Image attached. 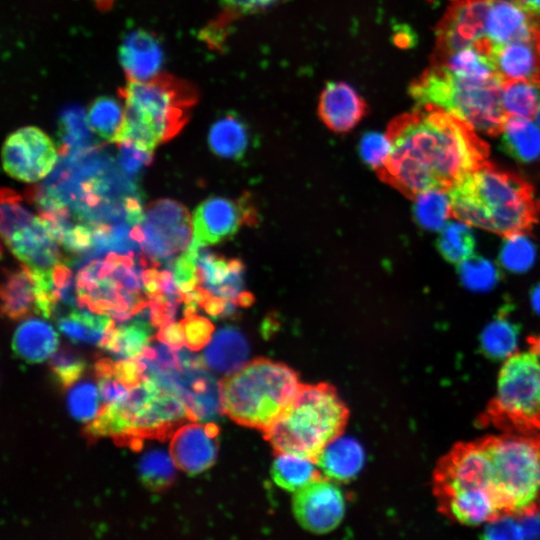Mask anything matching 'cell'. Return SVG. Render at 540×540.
Wrapping results in <instances>:
<instances>
[{"label":"cell","mask_w":540,"mask_h":540,"mask_svg":"<svg viewBox=\"0 0 540 540\" xmlns=\"http://www.w3.org/2000/svg\"><path fill=\"white\" fill-rule=\"evenodd\" d=\"M492 0H461L453 5L437 28V59L476 45L485 38V25Z\"/></svg>","instance_id":"cell-17"},{"label":"cell","mask_w":540,"mask_h":540,"mask_svg":"<svg viewBox=\"0 0 540 540\" xmlns=\"http://www.w3.org/2000/svg\"><path fill=\"white\" fill-rule=\"evenodd\" d=\"M37 288L35 273L28 266L7 270L1 286L2 314L18 319L36 313Z\"/></svg>","instance_id":"cell-26"},{"label":"cell","mask_w":540,"mask_h":540,"mask_svg":"<svg viewBox=\"0 0 540 540\" xmlns=\"http://www.w3.org/2000/svg\"><path fill=\"white\" fill-rule=\"evenodd\" d=\"M248 345L244 336L233 327H223L212 335L202 359L211 370L230 375L245 365Z\"/></svg>","instance_id":"cell-25"},{"label":"cell","mask_w":540,"mask_h":540,"mask_svg":"<svg viewBox=\"0 0 540 540\" xmlns=\"http://www.w3.org/2000/svg\"><path fill=\"white\" fill-rule=\"evenodd\" d=\"M123 120L124 105L112 97H99L88 109L87 121L91 130L112 143H115Z\"/></svg>","instance_id":"cell-36"},{"label":"cell","mask_w":540,"mask_h":540,"mask_svg":"<svg viewBox=\"0 0 540 540\" xmlns=\"http://www.w3.org/2000/svg\"><path fill=\"white\" fill-rule=\"evenodd\" d=\"M491 58L495 69L506 81L540 80L538 39L515 41L494 46Z\"/></svg>","instance_id":"cell-24"},{"label":"cell","mask_w":540,"mask_h":540,"mask_svg":"<svg viewBox=\"0 0 540 540\" xmlns=\"http://www.w3.org/2000/svg\"><path fill=\"white\" fill-rule=\"evenodd\" d=\"M59 153L65 155L70 151L88 147L91 144V128L87 117L82 113L71 111L61 121Z\"/></svg>","instance_id":"cell-42"},{"label":"cell","mask_w":540,"mask_h":540,"mask_svg":"<svg viewBox=\"0 0 540 540\" xmlns=\"http://www.w3.org/2000/svg\"><path fill=\"white\" fill-rule=\"evenodd\" d=\"M538 46H539V51H540V33H539V36H538Z\"/></svg>","instance_id":"cell-54"},{"label":"cell","mask_w":540,"mask_h":540,"mask_svg":"<svg viewBox=\"0 0 540 540\" xmlns=\"http://www.w3.org/2000/svg\"><path fill=\"white\" fill-rule=\"evenodd\" d=\"M119 58L127 80L145 81L159 74L163 52L156 36L137 30L123 40Z\"/></svg>","instance_id":"cell-22"},{"label":"cell","mask_w":540,"mask_h":540,"mask_svg":"<svg viewBox=\"0 0 540 540\" xmlns=\"http://www.w3.org/2000/svg\"><path fill=\"white\" fill-rule=\"evenodd\" d=\"M536 258V248L529 237L522 232L505 235L499 262L508 271L521 273L532 267Z\"/></svg>","instance_id":"cell-39"},{"label":"cell","mask_w":540,"mask_h":540,"mask_svg":"<svg viewBox=\"0 0 540 540\" xmlns=\"http://www.w3.org/2000/svg\"><path fill=\"white\" fill-rule=\"evenodd\" d=\"M59 330L76 343L101 345L115 326L114 319L102 313L75 307L57 317Z\"/></svg>","instance_id":"cell-29"},{"label":"cell","mask_w":540,"mask_h":540,"mask_svg":"<svg viewBox=\"0 0 540 540\" xmlns=\"http://www.w3.org/2000/svg\"><path fill=\"white\" fill-rule=\"evenodd\" d=\"M432 483L440 512L459 524L477 526L504 517L480 439L456 444L438 461Z\"/></svg>","instance_id":"cell-4"},{"label":"cell","mask_w":540,"mask_h":540,"mask_svg":"<svg viewBox=\"0 0 540 540\" xmlns=\"http://www.w3.org/2000/svg\"><path fill=\"white\" fill-rule=\"evenodd\" d=\"M11 189L1 191V235L10 251L26 266L52 271L63 262L59 243L41 217L21 204Z\"/></svg>","instance_id":"cell-12"},{"label":"cell","mask_w":540,"mask_h":540,"mask_svg":"<svg viewBox=\"0 0 540 540\" xmlns=\"http://www.w3.org/2000/svg\"><path fill=\"white\" fill-rule=\"evenodd\" d=\"M184 336L185 346L190 350H199L205 347L213 335L214 327L211 322L195 314L185 316L181 321Z\"/></svg>","instance_id":"cell-47"},{"label":"cell","mask_w":540,"mask_h":540,"mask_svg":"<svg viewBox=\"0 0 540 540\" xmlns=\"http://www.w3.org/2000/svg\"><path fill=\"white\" fill-rule=\"evenodd\" d=\"M243 268L241 261L227 260L201 247L197 257L198 287L236 305L248 306L253 297L244 291Z\"/></svg>","instance_id":"cell-18"},{"label":"cell","mask_w":540,"mask_h":540,"mask_svg":"<svg viewBox=\"0 0 540 540\" xmlns=\"http://www.w3.org/2000/svg\"><path fill=\"white\" fill-rule=\"evenodd\" d=\"M58 335L54 328L39 318H28L18 325L12 338L15 354L28 363L46 360L57 350Z\"/></svg>","instance_id":"cell-27"},{"label":"cell","mask_w":540,"mask_h":540,"mask_svg":"<svg viewBox=\"0 0 540 540\" xmlns=\"http://www.w3.org/2000/svg\"><path fill=\"white\" fill-rule=\"evenodd\" d=\"M449 196L453 217L504 236L532 228L540 215L529 182L487 161L457 181Z\"/></svg>","instance_id":"cell-2"},{"label":"cell","mask_w":540,"mask_h":540,"mask_svg":"<svg viewBox=\"0 0 540 540\" xmlns=\"http://www.w3.org/2000/svg\"><path fill=\"white\" fill-rule=\"evenodd\" d=\"M530 302L533 310L540 316V282L531 289Z\"/></svg>","instance_id":"cell-51"},{"label":"cell","mask_w":540,"mask_h":540,"mask_svg":"<svg viewBox=\"0 0 540 540\" xmlns=\"http://www.w3.org/2000/svg\"><path fill=\"white\" fill-rule=\"evenodd\" d=\"M514 517L504 516L488 523L485 534L487 538H520L521 527L514 522Z\"/></svg>","instance_id":"cell-48"},{"label":"cell","mask_w":540,"mask_h":540,"mask_svg":"<svg viewBox=\"0 0 540 540\" xmlns=\"http://www.w3.org/2000/svg\"><path fill=\"white\" fill-rule=\"evenodd\" d=\"M218 429L214 423L187 424L174 434L170 450L176 465L189 474L210 468L217 456Z\"/></svg>","instance_id":"cell-19"},{"label":"cell","mask_w":540,"mask_h":540,"mask_svg":"<svg viewBox=\"0 0 540 540\" xmlns=\"http://www.w3.org/2000/svg\"><path fill=\"white\" fill-rule=\"evenodd\" d=\"M349 410L328 383L301 384L299 391L263 432L275 454L293 453L316 463L324 448L341 436Z\"/></svg>","instance_id":"cell-5"},{"label":"cell","mask_w":540,"mask_h":540,"mask_svg":"<svg viewBox=\"0 0 540 540\" xmlns=\"http://www.w3.org/2000/svg\"><path fill=\"white\" fill-rule=\"evenodd\" d=\"M119 153L117 163L122 172L128 177L137 180L143 168L152 161V152L145 150L133 142L118 143Z\"/></svg>","instance_id":"cell-46"},{"label":"cell","mask_w":540,"mask_h":540,"mask_svg":"<svg viewBox=\"0 0 540 540\" xmlns=\"http://www.w3.org/2000/svg\"><path fill=\"white\" fill-rule=\"evenodd\" d=\"M441 255L449 262L459 263L473 254L475 238L465 222H449L437 241Z\"/></svg>","instance_id":"cell-37"},{"label":"cell","mask_w":540,"mask_h":540,"mask_svg":"<svg viewBox=\"0 0 540 540\" xmlns=\"http://www.w3.org/2000/svg\"><path fill=\"white\" fill-rule=\"evenodd\" d=\"M292 510L297 522L305 530L324 534L334 530L342 521L345 501L336 485L320 478L295 492Z\"/></svg>","instance_id":"cell-16"},{"label":"cell","mask_w":540,"mask_h":540,"mask_svg":"<svg viewBox=\"0 0 540 540\" xmlns=\"http://www.w3.org/2000/svg\"><path fill=\"white\" fill-rule=\"evenodd\" d=\"M482 422L504 432L540 433V359L533 352L505 360Z\"/></svg>","instance_id":"cell-10"},{"label":"cell","mask_w":540,"mask_h":540,"mask_svg":"<svg viewBox=\"0 0 540 540\" xmlns=\"http://www.w3.org/2000/svg\"><path fill=\"white\" fill-rule=\"evenodd\" d=\"M519 326L510 320L505 311L498 314L480 335L481 351L494 360H503L515 354Z\"/></svg>","instance_id":"cell-33"},{"label":"cell","mask_w":540,"mask_h":540,"mask_svg":"<svg viewBox=\"0 0 540 540\" xmlns=\"http://www.w3.org/2000/svg\"><path fill=\"white\" fill-rule=\"evenodd\" d=\"M530 14L540 17V0H517Z\"/></svg>","instance_id":"cell-50"},{"label":"cell","mask_w":540,"mask_h":540,"mask_svg":"<svg viewBox=\"0 0 540 540\" xmlns=\"http://www.w3.org/2000/svg\"><path fill=\"white\" fill-rule=\"evenodd\" d=\"M208 144L211 151L219 157L240 159L249 145L248 127L240 116L227 113L210 127Z\"/></svg>","instance_id":"cell-30"},{"label":"cell","mask_w":540,"mask_h":540,"mask_svg":"<svg viewBox=\"0 0 540 540\" xmlns=\"http://www.w3.org/2000/svg\"><path fill=\"white\" fill-rule=\"evenodd\" d=\"M528 343L530 344V351L540 359V334L530 337Z\"/></svg>","instance_id":"cell-52"},{"label":"cell","mask_w":540,"mask_h":540,"mask_svg":"<svg viewBox=\"0 0 540 540\" xmlns=\"http://www.w3.org/2000/svg\"><path fill=\"white\" fill-rule=\"evenodd\" d=\"M284 1L285 0H220L223 12L225 13L219 16V20L214 24L213 29L218 31L233 19L267 10Z\"/></svg>","instance_id":"cell-45"},{"label":"cell","mask_w":540,"mask_h":540,"mask_svg":"<svg viewBox=\"0 0 540 540\" xmlns=\"http://www.w3.org/2000/svg\"><path fill=\"white\" fill-rule=\"evenodd\" d=\"M58 161L52 139L34 126L22 127L11 133L2 149L5 172L23 182H36L51 173Z\"/></svg>","instance_id":"cell-14"},{"label":"cell","mask_w":540,"mask_h":540,"mask_svg":"<svg viewBox=\"0 0 540 540\" xmlns=\"http://www.w3.org/2000/svg\"><path fill=\"white\" fill-rule=\"evenodd\" d=\"M536 123L540 127V107L535 115Z\"/></svg>","instance_id":"cell-53"},{"label":"cell","mask_w":540,"mask_h":540,"mask_svg":"<svg viewBox=\"0 0 540 540\" xmlns=\"http://www.w3.org/2000/svg\"><path fill=\"white\" fill-rule=\"evenodd\" d=\"M175 461L164 450L144 454L138 464L140 478L145 486L157 491L167 487L175 477Z\"/></svg>","instance_id":"cell-38"},{"label":"cell","mask_w":540,"mask_h":540,"mask_svg":"<svg viewBox=\"0 0 540 540\" xmlns=\"http://www.w3.org/2000/svg\"><path fill=\"white\" fill-rule=\"evenodd\" d=\"M457 272L465 287L472 291H487L499 278L496 267L480 256H470L458 263Z\"/></svg>","instance_id":"cell-40"},{"label":"cell","mask_w":540,"mask_h":540,"mask_svg":"<svg viewBox=\"0 0 540 540\" xmlns=\"http://www.w3.org/2000/svg\"><path fill=\"white\" fill-rule=\"evenodd\" d=\"M537 18L517 0H492L486 18L485 38L493 46L538 39L540 24Z\"/></svg>","instance_id":"cell-20"},{"label":"cell","mask_w":540,"mask_h":540,"mask_svg":"<svg viewBox=\"0 0 540 540\" xmlns=\"http://www.w3.org/2000/svg\"><path fill=\"white\" fill-rule=\"evenodd\" d=\"M155 325L149 303L127 323L114 326L102 342L108 352L121 359L141 357L150 346Z\"/></svg>","instance_id":"cell-23"},{"label":"cell","mask_w":540,"mask_h":540,"mask_svg":"<svg viewBox=\"0 0 540 540\" xmlns=\"http://www.w3.org/2000/svg\"><path fill=\"white\" fill-rule=\"evenodd\" d=\"M157 339L168 346L179 349L185 345V336L182 323L168 322L160 327Z\"/></svg>","instance_id":"cell-49"},{"label":"cell","mask_w":540,"mask_h":540,"mask_svg":"<svg viewBox=\"0 0 540 540\" xmlns=\"http://www.w3.org/2000/svg\"><path fill=\"white\" fill-rule=\"evenodd\" d=\"M505 152L521 162H531L540 156V127L531 119L508 116L501 130Z\"/></svg>","instance_id":"cell-31"},{"label":"cell","mask_w":540,"mask_h":540,"mask_svg":"<svg viewBox=\"0 0 540 540\" xmlns=\"http://www.w3.org/2000/svg\"><path fill=\"white\" fill-rule=\"evenodd\" d=\"M50 366L56 379L64 387H68L80 378L85 370L86 363L75 351L63 348L53 354Z\"/></svg>","instance_id":"cell-43"},{"label":"cell","mask_w":540,"mask_h":540,"mask_svg":"<svg viewBox=\"0 0 540 540\" xmlns=\"http://www.w3.org/2000/svg\"><path fill=\"white\" fill-rule=\"evenodd\" d=\"M301 384L289 366L254 359L221 382L223 412L241 426L264 431L293 400Z\"/></svg>","instance_id":"cell-7"},{"label":"cell","mask_w":540,"mask_h":540,"mask_svg":"<svg viewBox=\"0 0 540 540\" xmlns=\"http://www.w3.org/2000/svg\"><path fill=\"white\" fill-rule=\"evenodd\" d=\"M480 440L503 515H540V433L504 432Z\"/></svg>","instance_id":"cell-8"},{"label":"cell","mask_w":540,"mask_h":540,"mask_svg":"<svg viewBox=\"0 0 540 540\" xmlns=\"http://www.w3.org/2000/svg\"><path fill=\"white\" fill-rule=\"evenodd\" d=\"M501 104L507 116L535 117L540 107V80L506 81Z\"/></svg>","instance_id":"cell-34"},{"label":"cell","mask_w":540,"mask_h":540,"mask_svg":"<svg viewBox=\"0 0 540 540\" xmlns=\"http://www.w3.org/2000/svg\"><path fill=\"white\" fill-rule=\"evenodd\" d=\"M119 96L124 120L115 143L130 141L151 152L182 130L198 100L192 84L160 73L145 81L127 80Z\"/></svg>","instance_id":"cell-3"},{"label":"cell","mask_w":540,"mask_h":540,"mask_svg":"<svg viewBox=\"0 0 540 540\" xmlns=\"http://www.w3.org/2000/svg\"><path fill=\"white\" fill-rule=\"evenodd\" d=\"M414 200L415 219L425 229L441 230L452 216L451 200L447 190H427L415 196Z\"/></svg>","instance_id":"cell-35"},{"label":"cell","mask_w":540,"mask_h":540,"mask_svg":"<svg viewBox=\"0 0 540 540\" xmlns=\"http://www.w3.org/2000/svg\"><path fill=\"white\" fill-rule=\"evenodd\" d=\"M146 267L143 256L114 252L84 264L75 279L78 306L107 314L118 323L127 321L150 300L142 280Z\"/></svg>","instance_id":"cell-9"},{"label":"cell","mask_w":540,"mask_h":540,"mask_svg":"<svg viewBox=\"0 0 540 540\" xmlns=\"http://www.w3.org/2000/svg\"><path fill=\"white\" fill-rule=\"evenodd\" d=\"M189 350L177 349L178 366L172 368L159 367L145 356L140 358L145 364V375L178 396L186 405L190 419L209 423L224 413L221 382L205 369L203 359Z\"/></svg>","instance_id":"cell-11"},{"label":"cell","mask_w":540,"mask_h":540,"mask_svg":"<svg viewBox=\"0 0 540 540\" xmlns=\"http://www.w3.org/2000/svg\"><path fill=\"white\" fill-rule=\"evenodd\" d=\"M317 464L304 456L277 453L272 464V478L281 488L296 492L308 483L322 478Z\"/></svg>","instance_id":"cell-32"},{"label":"cell","mask_w":540,"mask_h":540,"mask_svg":"<svg viewBox=\"0 0 540 540\" xmlns=\"http://www.w3.org/2000/svg\"><path fill=\"white\" fill-rule=\"evenodd\" d=\"M140 226L143 233L142 250L154 266L168 264L192 241V219L187 209L175 200L153 202Z\"/></svg>","instance_id":"cell-13"},{"label":"cell","mask_w":540,"mask_h":540,"mask_svg":"<svg viewBox=\"0 0 540 540\" xmlns=\"http://www.w3.org/2000/svg\"><path fill=\"white\" fill-rule=\"evenodd\" d=\"M504 83L500 74L480 79L456 74L443 64L433 63L410 84L409 93L417 106L442 109L475 131L495 136L500 135L508 117L501 104Z\"/></svg>","instance_id":"cell-6"},{"label":"cell","mask_w":540,"mask_h":540,"mask_svg":"<svg viewBox=\"0 0 540 540\" xmlns=\"http://www.w3.org/2000/svg\"><path fill=\"white\" fill-rule=\"evenodd\" d=\"M365 460L362 446L353 438L337 437L321 452L316 464L334 480L348 481L357 476Z\"/></svg>","instance_id":"cell-28"},{"label":"cell","mask_w":540,"mask_h":540,"mask_svg":"<svg viewBox=\"0 0 540 540\" xmlns=\"http://www.w3.org/2000/svg\"><path fill=\"white\" fill-rule=\"evenodd\" d=\"M256 220V211L247 196L237 201L212 196L193 212L192 239L201 247L217 244L236 234L242 225L254 224Z\"/></svg>","instance_id":"cell-15"},{"label":"cell","mask_w":540,"mask_h":540,"mask_svg":"<svg viewBox=\"0 0 540 540\" xmlns=\"http://www.w3.org/2000/svg\"><path fill=\"white\" fill-rule=\"evenodd\" d=\"M367 104L348 83L329 82L321 91L318 113L322 122L333 132L352 130L366 115Z\"/></svg>","instance_id":"cell-21"},{"label":"cell","mask_w":540,"mask_h":540,"mask_svg":"<svg viewBox=\"0 0 540 540\" xmlns=\"http://www.w3.org/2000/svg\"><path fill=\"white\" fill-rule=\"evenodd\" d=\"M359 148L364 162L377 172L384 166L391 145L386 134L367 132L361 137Z\"/></svg>","instance_id":"cell-44"},{"label":"cell","mask_w":540,"mask_h":540,"mask_svg":"<svg viewBox=\"0 0 540 540\" xmlns=\"http://www.w3.org/2000/svg\"><path fill=\"white\" fill-rule=\"evenodd\" d=\"M386 135L391 150L377 174L413 199L427 190H449L485 163L489 154L474 129L430 105L393 118Z\"/></svg>","instance_id":"cell-1"},{"label":"cell","mask_w":540,"mask_h":540,"mask_svg":"<svg viewBox=\"0 0 540 540\" xmlns=\"http://www.w3.org/2000/svg\"><path fill=\"white\" fill-rule=\"evenodd\" d=\"M99 390L90 382L75 384L68 392L67 406L72 417L88 422L95 419L99 412Z\"/></svg>","instance_id":"cell-41"}]
</instances>
